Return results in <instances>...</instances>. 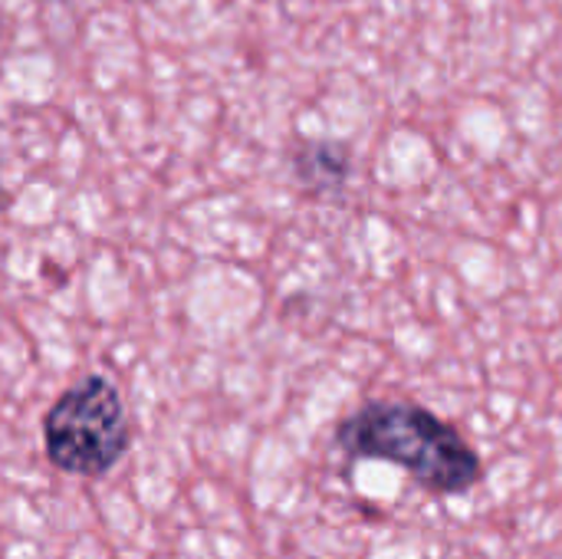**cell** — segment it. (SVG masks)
<instances>
[{"label": "cell", "mask_w": 562, "mask_h": 559, "mask_svg": "<svg viewBox=\"0 0 562 559\" xmlns=\"http://www.w3.org/2000/svg\"><path fill=\"white\" fill-rule=\"evenodd\" d=\"M336 445L349 458L385 461L412 474L438 497L468 494L481 478V455L431 409L415 402H369L336 428Z\"/></svg>", "instance_id": "6da1fadb"}, {"label": "cell", "mask_w": 562, "mask_h": 559, "mask_svg": "<svg viewBox=\"0 0 562 559\" xmlns=\"http://www.w3.org/2000/svg\"><path fill=\"white\" fill-rule=\"evenodd\" d=\"M128 418L122 395L102 376H86L66 389L43 418V448L56 471L102 478L128 451Z\"/></svg>", "instance_id": "7a4b0ae2"}]
</instances>
